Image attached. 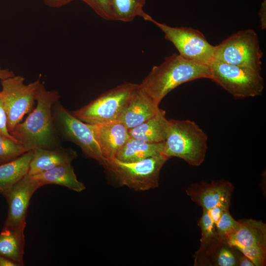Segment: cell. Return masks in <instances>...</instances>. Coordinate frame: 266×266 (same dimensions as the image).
Wrapping results in <instances>:
<instances>
[{
    "mask_svg": "<svg viewBox=\"0 0 266 266\" xmlns=\"http://www.w3.org/2000/svg\"><path fill=\"white\" fill-rule=\"evenodd\" d=\"M60 96L55 90H48L41 82L36 95V105L23 122L10 133L26 152L37 148L53 149L61 147L52 116V107Z\"/></svg>",
    "mask_w": 266,
    "mask_h": 266,
    "instance_id": "6da1fadb",
    "label": "cell"
},
{
    "mask_svg": "<svg viewBox=\"0 0 266 266\" xmlns=\"http://www.w3.org/2000/svg\"><path fill=\"white\" fill-rule=\"evenodd\" d=\"M210 75L208 66L189 61L174 53L154 66L139 86L159 105L179 85L198 79H210Z\"/></svg>",
    "mask_w": 266,
    "mask_h": 266,
    "instance_id": "7a4b0ae2",
    "label": "cell"
},
{
    "mask_svg": "<svg viewBox=\"0 0 266 266\" xmlns=\"http://www.w3.org/2000/svg\"><path fill=\"white\" fill-rule=\"evenodd\" d=\"M206 133L193 121L168 120L162 154L181 159L197 166L204 162L207 150Z\"/></svg>",
    "mask_w": 266,
    "mask_h": 266,
    "instance_id": "3957f363",
    "label": "cell"
},
{
    "mask_svg": "<svg viewBox=\"0 0 266 266\" xmlns=\"http://www.w3.org/2000/svg\"><path fill=\"white\" fill-rule=\"evenodd\" d=\"M169 159L163 154L133 162L115 158L103 166L120 185L145 191L159 186L161 170Z\"/></svg>",
    "mask_w": 266,
    "mask_h": 266,
    "instance_id": "277c9868",
    "label": "cell"
},
{
    "mask_svg": "<svg viewBox=\"0 0 266 266\" xmlns=\"http://www.w3.org/2000/svg\"><path fill=\"white\" fill-rule=\"evenodd\" d=\"M263 55L257 33L249 29L239 31L215 45L213 60L261 72Z\"/></svg>",
    "mask_w": 266,
    "mask_h": 266,
    "instance_id": "5b68a950",
    "label": "cell"
},
{
    "mask_svg": "<svg viewBox=\"0 0 266 266\" xmlns=\"http://www.w3.org/2000/svg\"><path fill=\"white\" fill-rule=\"evenodd\" d=\"M138 86L137 84L124 82L71 112L78 119L89 124L118 122L125 105Z\"/></svg>",
    "mask_w": 266,
    "mask_h": 266,
    "instance_id": "8992f818",
    "label": "cell"
},
{
    "mask_svg": "<svg viewBox=\"0 0 266 266\" xmlns=\"http://www.w3.org/2000/svg\"><path fill=\"white\" fill-rule=\"evenodd\" d=\"M210 78L235 98L260 96L264 89L261 72L245 67L212 60L209 65Z\"/></svg>",
    "mask_w": 266,
    "mask_h": 266,
    "instance_id": "52a82bcc",
    "label": "cell"
},
{
    "mask_svg": "<svg viewBox=\"0 0 266 266\" xmlns=\"http://www.w3.org/2000/svg\"><path fill=\"white\" fill-rule=\"evenodd\" d=\"M40 76L34 81L24 83V78L16 75L1 80L0 91L7 116L9 133L22 122L24 116L33 109L39 86Z\"/></svg>",
    "mask_w": 266,
    "mask_h": 266,
    "instance_id": "ba28073f",
    "label": "cell"
},
{
    "mask_svg": "<svg viewBox=\"0 0 266 266\" xmlns=\"http://www.w3.org/2000/svg\"><path fill=\"white\" fill-rule=\"evenodd\" d=\"M52 116L59 136L74 143L87 157L103 166L105 161L89 124L78 119L58 101L52 107Z\"/></svg>",
    "mask_w": 266,
    "mask_h": 266,
    "instance_id": "9c48e42d",
    "label": "cell"
},
{
    "mask_svg": "<svg viewBox=\"0 0 266 266\" xmlns=\"http://www.w3.org/2000/svg\"><path fill=\"white\" fill-rule=\"evenodd\" d=\"M154 23L164 33L165 39L171 42L183 58L208 66L213 58L215 46L210 44L198 30L189 27H173L158 22L151 17Z\"/></svg>",
    "mask_w": 266,
    "mask_h": 266,
    "instance_id": "30bf717a",
    "label": "cell"
},
{
    "mask_svg": "<svg viewBox=\"0 0 266 266\" xmlns=\"http://www.w3.org/2000/svg\"><path fill=\"white\" fill-rule=\"evenodd\" d=\"M42 184L28 173L14 184L3 196L8 205L3 227L17 228L26 226L30 200Z\"/></svg>",
    "mask_w": 266,
    "mask_h": 266,
    "instance_id": "8fae6325",
    "label": "cell"
},
{
    "mask_svg": "<svg viewBox=\"0 0 266 266\" xmlns=\"http://www.w3.org/2000/svg\"><path fill=\"white\" fill-rule=\"evenodd\" d=\"M234 186L225 180L212 181L210 183L201 181L193 183L186 189L191 200L202 209L209 210L220 206L229 209Z\"/></svg>",
    "mask_w": 266,
    "mask_h": 266,
    "instance_id": "7c38bea8",
    "label": "cell"
},
{
    "mask_svg": "<svg viewBox=\"0 0 266 266\" xmlns=\"http://www.w3.org/2000/svg\"><path fill=\"white\" fill-rule=\"evenodd\" d=\"M89 125L105 164L115 158L118 151L130 137L129 130L119 122Z\"/></svg>",
    "mask_w": 266,
    "mask_h": 266,
    "instance_id": "4fadbf2b",
    "label": "cell"
},
{
    "mask_svg": "<svg viewBox=\"0 0 266 266\" xmlns=\"http://www.w3.org/2000/svg\"><path fill=\"white\" fill-rule=\"evenodd\" d=\"M159 105L138 84L125 105L118 122L131 129L155 116L160 109Z\"/></svg>",
    "mask_w": 266,
    "mask_h": 266,
    "instance_id": "5bb4252c",
    "label": "cell"
},
{
    "mask_svg": "<svg viewBox=\"0 0 266 266\" xmlns=\"http://www.w3.org/2000/svg\"><path fill=\"white\" fill-rule=\"evenodd\" d=\"M77 157L74 150L62 146L53 149L35 148L33 150L28 174L34 175L61 165L71 163Z\"/></svg>",
    "mask_w": 266,
    "mask_h": 266,
    "instance_id": "9a60e30c",
    "label": "cell"
},
{
    "mask_svg": "<svg viewBox=\"0 0 266 266\" xmlns=\"http://www.w3.org/2000/svg\"><path fill=\"white\" fill-rule=\"evenodd\" d=\"M238 221L236 228L226 239L229 246L256 245L266 248V224L252 219Z\"/></svg>",
    "mask_w": 266,
    "mask_h": 266,
    "instance_id": "2e32d148",
    "label": "cell"
},
{
    "mask_svg": "<svg viewBox=\"0 0 266 266\" xmlns=\"http://www.w3.org/2000/svg\"><path fill=\"white\" fill-rule=\"evenodd\" d=\"M168 125L166 111L160 109L153 117L129 130L131 137L148 143L165 142Z\"/></svg>",
    "mask_w": 266,
    "mask_h": 266,
    "instance_id": "e0dca14e",
    "label": "cell"
},
{
    "mask_svg": "<svg viewBox=\"0 0 266 266\" xmlns=\"http://www.w3.org/2000/svg\"><path fill=\"white\" fill-rule=\"evenodd\" d=\"M26 227L17 228L3 227L0 233V255L17 264L24 266L23 255Z\"/></svg>",
    "mask_w": 266,
    "mask_h": 266,
    "instance_id": "ac0fdd59",
    "label": "cell"
},
{
    "mask_svg": "<svg viewBox=\"0 0 266 266\" xmlns=\"http://www.w3.org/2000/svg\"><path fill=\"white\" fill-rule=\"evenodd\" d=\"M32 176L43 186L57 185L76 192H81L86 189L84 184L77 179L71 163L61 165Z\"/></svg>",
    "mask_w": 266,
    "mask_h": 266,
    "instance_id": "d6986e66",
    "label": "cell"
},
{
    "mask_svg": "<svg viewBox=\"0 0 266 266\" xmlns=\"http://www.w3.org/2000/svg\"><path fill=\"white\" fill-rule=\"evenodd\" d=\"M198 225L201 231L200 246L195 255V266H202L211 252L220 241L216 231V226L211 218L208 210L202 209V214Z\"/></svg>",
    "mask_w": 266,
    "mask_h": 266,
    "instance_id": "ffe728a7",
    "label": "cell"
},
{
    "mask_svg": "<svg viewBox=\"0 0 266 266\" xmlns=\"http://www.w3.org/2000/svg\"><path fill=\"white\" fill-rule=\"evenodd\" d=\"M164 142L148 143L130 137L117 152L115 158L122 162H133L162 154Z\"/></svg>",
    "mask_w": 266,
    "mask_h": 266,
    "instance_id": "44dd1931",
    "label": "cell"
},
{
    "mask_svg": "<svg viewBox=\"0 0 266 266\" xmlns=\"http://www.w3.org/2000/svg\"><path fill=\"white\" fill-rule=\"evenodd\" d=\"M32 157L33 150H31L11 162L0 165V195H3L28 173Z\"/></svg>",
    "mask_w": 266,
    "mask_h": 266,
    "instance_id": "7402d4cb",
    "label": "cell"
},
{
    "mask_svg": "<svg viewBox=\"0 0 266 266\" xmlns=\"http://www.w3.org/2000/svg\"><path fill=\"white\" fill-rule=\"evenodd\" d=\"M146 0H110L113 20L129 22L139 16L146 21L151 17L143 10Z\"/></svg>",
    "mask_w": 266,
    "mask_h": 266,
    "instance_id": "603a6c76",
    "label": "cell"
},
{
    "mask_svg": "<svg viewBox=\"0 0 266 266\" xmlns=\"http://www.w3.org/2000/svg\"><path fill=\"white\" fill-rule=\"evenodd\" d=\"M226 240L221 241L206 259L204 265L217 266H238L239 256Z\"/></svg>",
    "mask_w": 266,
    "mask_h": 266,
    "instance_id": "cb8c5ba5",
    "label": "cell"
},
{
    "mask_svg": "<svg viewBox=\"0 0 266 266\" xmlns=\"http://www.w3.org/2000/svg\"><path fill=\"white\" fill-rule=\"evenodd\" d=\"M26 152L16 139L0 133V165L11 162Z\"/></svg>",
    "mask_w": 266,
    "mask_h": 266,
    "instance_id": "d4e9b609",
    "label": "cell"
},
{
    "mask_svg": "<svg viewBox=\"0 0 266 266\" xmlns=\"http://www.w3.org/2000/svg\"><path fill=\"white\" fill-rule=\"evenodd\" d=\"M238 221L231 215L229 209L224 211L216 225V231L218 238L226 240V238L236 228Z\"/></svg>",
    "mask_w": 266,
    "mask_h": 266,
    "instance_id": "484cf974",
    "label": "cell"
},
{
    "mask_svg": "<svg viewBox=\"0 0 266 266\" xmlns=\"http://www.w3.org/2000/svg\"><path fill=\"white\" fill-rule=\"evenodd\" d=\"M234 248L251 260L254 266L266 265V248L256 245L238 246Z\"/></svg>",
    "mask_w": 266,
    "mask_h": 266,
    "instance_id": "4316f807",
    "label": "cell"
},
{
    "mask_svg": "<svg viewBox=\"0 0 266 266\" xmlns=\"http://www.w3.org/2000/svg\"><path fill=\"white\" fill-rule=\"evenodd\" d=\"M86 3L99 16L106 20H113L110 0H80Z\"/></svg>",
    "mask_w": 266,
    "mask_h": 266,
    "instance_id": "83f0119b",
    "label": "cell"
},
{
    "mask_svg": "<svg viewBox=\"0 0 266 266\" xmlns=\"http://www.w3.org/2000/svg\"><path fill=\"white\" fill-rule=\"evenodd\" d=\"M0 133L7 137L15 139L9 132L7 128V116L3 106L0 92Z\"/></svg>",
    "mask_w": 266,
    "mask_h": 266,
    "instance_id": "f1b7e54d",
    "label": "cell"
},
{
    "mask_svg": "<svg viewBox=\"0 0 266 266\" xmlns=\"http://www.w3.org/2000/svg\"><path fill=\"white\" fill-rule=\"evenodd\" d=\"M227 209L220 206H216L209 210H207L208 213L215 226L220 218L224 211Z\"/></svg>",
    "mask_w": 266,
    "mask_h": 266,
    "instance_id": "f546056e",
    "label": "cell"
},
{
    "mask_svg": "<svg viewBox=\"0 0 266 266\" xmlns=\"http://www.w3.org/2000/svg\"><path fill=\"white\" fill-rule=\"evenodd\" d=\"M260 26L262 30L266 27V0L262 2L259 12Z\"/></svg>",
    "mask_w": 266,
    "mask_h": 266,
    "instance_id": "4dcf8cb0",
    "label": "cell"
},
{
    "mask_svg": "<svg viewBox=\"0 0 266 266\" xmlns=\"http://www.w3.org/2000/svg\"><path fill=\"white\" fill-rule=\"evenodd\" d=\"M43 2L50 7L59 8L65 6L74 0H42Z\"/></svg>",
    "mask_w": 266,
    "mask_h": 266,
    "instance_id": "1f68e13d",
    "label": "cell"
},
{
    "mask_svg": "<svg viewBox=\"0 0 266 266\" xmlns=\"http://www.w3.org/2000/svg\"><path fill=\"white\" fill-rule=\"evenodd\" d=\"M15 75L13 71L8 68H3L0 66V81L12 77Z\"/></svg>",
    "mask_w": 266,
    "mask_h": 266,
    "instance_id": "d6a6232c",
    "label": "cell"
},
{
    "mask_svg": "<svg viewBox=\"0 0 266 266\" xmlns=\"http://www.w3.org/2000/svg\"><path fill=\"white\" fill-rule=\"evenodd\" d=\"M238 266H254V265L247 257L244 255L239 257Z\"/></svg>",
    "mask_w": 266,
    "mask_h": 266,
    "instance_id": "836d02e7",
    "label": "cell"
},
{
    "mask_svg": "<svg viewBox=\"0 0 266 266\" xmlns=\"http://www.w3.org/2000/svg\"><path fill=\"white\" fill-rule=\"evenodd\" d=\"M0 266H19L17 264L0 255Z\"/></svg>",
    "mask_w": 266,
    "mask_h": 266,
    "instance_id": "e575fe53",
    "label": "cell"
}]
</instances>
